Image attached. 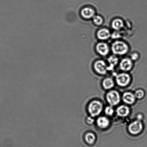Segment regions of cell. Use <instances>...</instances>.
Instances as JSON below:
<instances>
[{"label": "cell", "instance_id": "6da1fadb", "mask_svg": "<svg viewBox=\"0 0 147 147\" xmlns=\"http://www.w3.org/2000/svg\"><path fill=\"white\" fill-rule=\"evenodd\" d=\"M129 49L127 45L123 41H115L112 45V51L114 54L116 55H123L127 53Z\"/></svg>", "mask_w": 147, "mask_h": 147}, {"label": "cell", "instance_id": "7a4b0ae2", "mask_svg": "<svg viewBox=\"0 0 147 147\" xmlns=\"http://www.w3.org/2000/svg\"><path fill=\"white\" fill-rule=\"evenodd\" d=\"M103 106L99 101L94 100L89 104L88 110L89 114L92 117L98 116L103 110Z\"/></svg>", "mask_w": 147, "mask_h": 147}, {"label": "cell", "instance_id": "3957f363", "mask_svg": "<svg viewBox=\"0 0 147 147\" xmlns=\"http://www.w3.org/2000/svg\"><path fill=\"white\" fill-rule=\"evenodd\" d=\"M106 99L111 106H115L120 102L121 96L119 92L116 91H111L107 95Z\"/></svg>", "mask_w": 147, "mask_h": 147}, {"label": "cell", "instance_id": "277c9868", "mask_svg": "<svg viewBox=\"0 0 147 147\" xmlns=\"http://www.w3.org/2000/svg\"><path fill=\"white\" fill-rule=\"evenodd\" d=\"M143 125L140 120L134 121L129 125V130L132 134L137 135L143 129Z\"/></svg>", "mask_w": 147, "mask_h": 147}, {"label": "cell", "instance_id": "5b68a950", "mask_svg": "<svg viewBox=\"0 0 147 147\" xmlns=\"http://www.w3.org/2000/svg\"><path fill=\"white\" fill-rule=\"evenodd\" d=\"M130 79V76L127 73H121L117 76L116 81L119 86L125 87L129 84Z\"/></svg>", "mask_w": 147, "mask_h": 147}, {"label": "cell", "instance_id": "8992f818", "mask_svg": "<svg viewBox=\"0 0 147 147\" xmlns=\"http://www.w3.org/2000/svg\"><path fill=\"white\" fill-rule=\"evenodd\" d=\"M94 68L97 73L102 75L106 74L108 70L106 63L102 60L96 61L94 64Z\"/></svg>", "mask_w": 147, "mask_h": 147}, {"label": "cell", "instance_id": "52a82bcc", "mask_svg": "<svg viewBox=\"0 0 147 147\" xmlns=\"http://www.w3.org/2000/svg\"><path fill=\"white\" fill-rule=\"evenodd\" d=\"M132 65L131 60L129 58H125L121 62L119 67L121 70L123 71H128L132 68Z\"/></svg>", "mask_w": 147, "mask_h": 147}, {"label": "cell", "instance_id": "ba28073f", "mask_svg": "<svg viewBox=\"0 0 147 147\" xmlns=\"http://www.w3.org/2000/svg\"><path fill=\"white\" fill-rule=\"evenodd\" d=\"M96 49L101 55L105 56L109 52V47L106 43H100L96 46Z\"/></svg>", "mask_w": 147, "mask_h": 147}, {"label": "cell", "instance_id": "9c48e42d", "mask_svg": "<svg viewBox=\"0 0 147 147\" xmlns=\"http://www.w3.org/2000/svg\"><path fill=\"white\" fill-rule=\"evenodd\" d=\"M134 94L131 92H126L123 94L122 96V100L125 103L128 104H132L134 103L135 100Z\"/></svg>", "mask_w": 147, "mask_h": 147}, {"label": "cell", "instance_id": "30bf717a", "mask_svg": "<svg viewBox=\"0 0 147 147\" xmlns=\"http://www.w3.org/2000/svg\"><path fill=\"white\" fill-rule=\"evenodd\" d=\"M130 110L128 106L125 105L119 106L117 109L116 113L117 114L121 117H125L129 114Z\"/></svg>", "mask_w": 147, "mask_h": 147}, {"label": "cell", "instance_id": "8fae6325", "mask_svg": "<svg viewBox=\"0 0 147 147\" xmlns=\"http://www.w3.org/2000/svg\"><path fill=\"white\" fill-rule=\"evenodd\" d=\"M97 126L101 129H106L109 126V121L105 117H100L96 120Z\"/></svg>", "mask_w": 147, "mask_h": 147}, {"label": "cell", "instance_id": "7c38bea8", "mask_svg": "<svg viewBox=\"0 0 147 147\" xmlns=\"http://www.w3.org/2000/svg\"><path fill=\"white\" fill-rule=\"evenodd\" d=\"M97 36L99 39L105 40L107 39L111 36L110 31L106 28H102L98 32Z\"/></svg>", "mask_w": 147, "mask_h": 147}, {"label": "cell", "instance_id": "4fadbf2b", "mask_svg": "<svg viewBox=\"0 0 147 147\" xmlns=\"http://www.w3.org/2000/svg\"><path fill=\"white\" fill-rule=\"evenodd\" d=\"M81 14L82 16L84 18L89 19L94 17L95 14V11L91 8L86 7L82 10Z\"/></svg>", "mask_w": 147, "mask_h": 147}, {"label": "cell", "instance_id": "5bb4252c", "mask_svg": "<svg viewBox=\"0 0 147 147\" xmlns=\"http://www.w3.org/2000/svg\"><path fill=\"white\" fill-rule=\"evenodd\" d=\"M112 26L114 29L119 30L123 28L124 23L122 20L120 19H116L112 22Z\"/></svg>", "mask_w": 147, "mask_h": 147}, {"label": "cell", "instance_id": "9a60e30c", "mask_svg": "<svg viewBox=\"0 0 147 147\" xmlns=\"http://www.w3.org/2000/svg\"><path fill=\"white\" fill-rule=\"evenodd\" d=\"M103 86L105 89L109 90L112 89L114 86V82L112 79L107 78L103 80Z\"/></svg>", "mask_w": 147, "mask_h": 147}, {"label": "cell", "instance_id": "2e32d148", "mask_svg": "<svg viewBox=\"0 0 147 147\" xmlns=\"http://www.w3.org/2000/svg\"><path fill=\"white\" fill-rule=\"evenodd\" d=\"M85 138L86 142L90 145L93 144L96 140V136L94 134L91 132H89L86 134Z\"/></svg>", "mask_w": 147, "mask_h": 147}, {"label": "cell", "instance_id": "e0dca14e", "mask_svg": "<svg viewBox=\"0 0 147 147\" xmlns=\"http://www.w3.org/2000/svg\"><path fill=\"white\" fill-rule=\"evenodd\" d=\"M108 61L110 63L111 68H113L119 62V59L115 56H111L108 59Z\"/></svg>", "mask_w": 147, "mask_h": 147}, {"label": "cell", "instance_id": "ac0fdd59", "mask_svg": "<svg viewBox=\"0 0 147 147\" xmlns=\"http://www.w3.org/2000/svg\"><path fill=\"white\" fill-rule=\"evenodd\" d=\"M93 22L96 25H100L103 24V19L102 17L99 16H96L93 17Z\"/></svg>", "mask_w": 147, "mask_h": 147}, {"label": "cell", "instance_id": "d6986e66", "mask_svg": "<svg viewBox=\"0 0 147 147\" xmlns=\"http://www.w3.org/2000/svg\"><path fill=\"white\" fill-rule=\"evenodd\" d=\"M134 95L136 98L141 99L143 98L144 96L145 93L143 90L139 89V90L136 91Z\"/></svg>", "mask_w": 147, "mask_h": 147}, {"label": "cell", "instance_id": "ffe728a7", "mask_svg": "<svg viewBox=\"0 0 147 147\" xmlns=\"http://www.w3.org/2000/svg\"><path fill=\"white\" fill-rule=\"evenodd\" d=\"M105 112L108 116H111L113 114L114 110L112 106H107L105 109Z\"/></svg>", "mask_w": 147, "mask_h": 147}, {"label": "cell", "instance_id": "44dd1931", "mask_svg": "<svg viewBox=\"0 0 147 147\" xmlns=\"http://www.w3.org/2000/svg\"><path fill=\"white\" fill-rule=\"evenodd\" d=\"M138 57H139V56L136 53H134L131 56V58L132 60H136L137 59H138Z\"/></svg>", "mask_w": 147, "mask_h": 147}, {"label": "cell", "instance_id": "7402d4cb", "mask_svg": "<svg viewBox=\"0 0 147 147\" xmlns=\"http://www.w3.org/2000/svg\"><path fill=\"white\" fill-rule=\"evenodd\" d=\"M86 121H87V123L89 124H93L94 122V120L93 118L91 117H89L87 118Z\"/></svg>", "mask_w": 147, "mask_h": 147}, {"label": "cell", "instance_id": "603a6c76", "mask_svg": "<svg viewBox=\"0 0 147 147\" xmlns=\"http://www.w3.org/2000/svg\"><path fill=\"white\" fill-rule=\"evenodd\" d=\"M112 37L113 38H118V37H119V35L117 33H114L112 35Z\"/></svg>", "mask_w": 147, "mask_h": 147}]
</instances>
